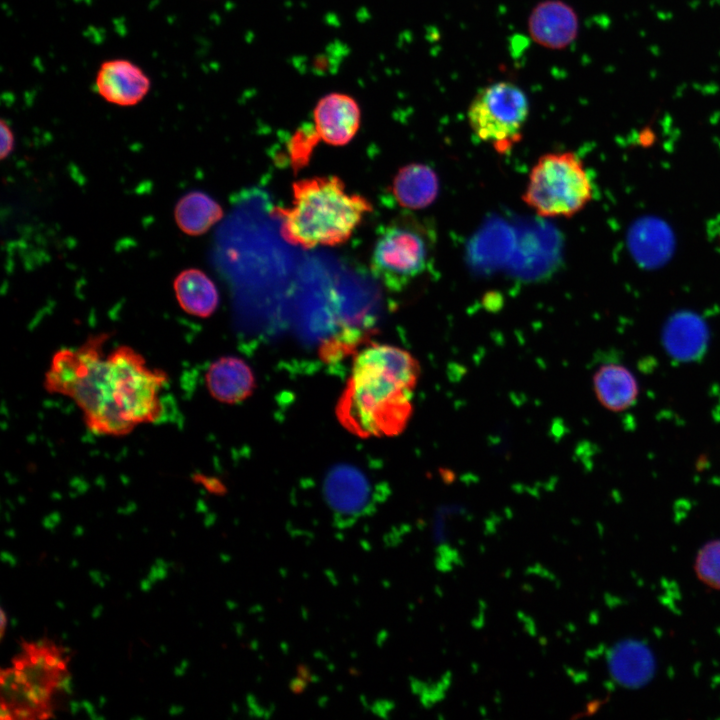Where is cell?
<instances>
[{
  "label": "cell",
  "instance_id": "18",
  "mask_svg": "<svg viewBox=\"0 0 720 720\" xmlns=\"http://www.w3.org/2000/svg\"><path fill=\"white\" fill-rule=\"evenodd\" d=\"M693 569L704 586L720 591V539L710 540L699 548Z\"/></svg>",
  "mask_w": 720,
  "mask_h": 720
},
{
  "label": "cell",
  "instance_id": "16",
  "mask_svg": "<svg viewBox=\"0 0 720 720\" xmlns=\"http://www.w3.org/2000/svg\"><path fill=\"white\" fill-rule=\"evenodd\" d=\"M439 182L436 173L429 166L419 163L401 168L392 183V193L400 206L408 209H422L436 198Z\"/></svg>",
  "mask_w": 720,
  "mask_h": 720
},
{
  "label": "cell",
  "instance_id": "26",
  "mask_svg": "<svg viewBox=\"0 0 720 720\" xmlns=\"http://www.w3.org/2000/svg\"><path fill=\"white\" fill-rule=\"evenodd\" d=\"M13 716L18 719H29L32 717V712L28 708H18L13 711Z\"/></svg>",
  "mask_w": 720,
  "mask_h": 720
},
{
  "label": "cell",
  "instance_id": "31",
  "mask_svg": "<svg viewBox=\"0 0 720 720\" xmlns=\"http://www.w3.org/2000/svg\"><path fill=\"white\" fill-rule=\"evenodd\" d=\"M81 706L89 716L96 712L95 706L88 700H82Z\"/></svg>",
  "mask_w": 720,
  "mask_h": 720
},
{
  "label": "cell",
  "instance_id": "45",
  "mask_svg": "<svg viewBox=\"0 0 720 720\" xmlns=\"http://www.w3.org/2000/svg\"><path fill=\"white\" fill-rule=\"evenodd\" d=\"M9 624L11 627H16L18 625V620L16 618H11L9 621Z\"/></svg>",
  "mask_w": 720,
  "mask_h": 720
},
{
  "label": "cell",
  "instance_id": "14",
  "mask_svg": "<svg viewBox=\"0 0 720 720\" xmlns=\"http://www.w3.org/2000/svg\"><path fill=\"white\" fill-rule=\"evenodd\" d=\"M662 337L666 352L677 361H695L703 356L707 348V329L691 313L675 315L666 324Z\"/></svg>",
  "mask_w": 720,
  "mask_h": 720
},
{
  "label": "cell",
  "instance_id": "51",
  "mask_svg": "<svg viewBox=\"0 0 720 720\" xmlns=\"http://www.w3.org/2000/svg\"><path fill=\"white\" fill-rule=\"evenodd\" d=\"M73 623H74L75 626H79V624H80V622L77 621V620H74Z\"/></svg>",
  "mask_w": 720,
  "mask_h": 720
},
{
  "label": "cell",
  "instance_id": "42",
  "mask_svg": "<svg viewBox=\"0 0 720 720\" xmlns=\"http://www.w3.org/2000/svg\"><path fill=\"white\" fill-rule=\"evenodd\" d=\"M189 665H190V663L187 659H182L179 666H181L182 668L187 670Z\"/></svg>",
  "mask_w": 720,
  "mask_h": 720
},
{
  "label": "cell",
  "instance_id": "12",
  "mask_svg": "<svg viewBox=\"0 0 720 720\" xmlns=\"http://www.w3.org/2000/svg\"><path fill=\"white\" fill-rule=\"evenodd\" d=\"M592 382L597 400L609 411L628 410L638 400L637 379L626 366L621 364L601 365L593 374Z\"/></svg>",
  "mask_w": 720,
  "mask_h": 720
},
{
  "label": "cell",
  "instance_id": "1",
  "mask_svg": "<svg viewBox=\"0 0 720 720\" xmlns=\"http://www.w3.org/2000/svg\"><path fill=\"white\" fill-rule=\"evenodd\" d=\"M106 339L92 336L72 353L60 395L74 401L88 430L124 436L137 426L160 420L167 374L147 364L134 348L121 345L105 354Z\"/></svg>",
  "mask_w": 720,
  "mask_h": 720
},
{
  "label": "cell",
  "instance_id": "13",
  "mask_svg": "<svg viewBox=\"0 0 720 720\" xmlns=\"http://www.w3.org/2000/svg\"><path fill=\"white\" fill-rule=\"evenodd\" d=\"M607 659L610 675L628 688L644 685L654 673L653 654L646 645L635 640L617 643L609 651Z\"/></svg>",
  "mask_w": 720,
  "mask_h": 720
},
{
  "label": "cell",
  "instance_id": "52",
  "mask_svg": "<svg viewBox=\"0 0 720 720\" xmlns=\"http://www.w3.org/2000/svg\"><path fill=\"white\" fill-rule=\"evenodd\" d=\"M126 597H127V598H130V597H131V594H130V593H127V594H126Z\"/></svg>",
  "mask_w": 720,
  "mask_h": 720
},
{
  "label": "cell",
  "instance_id": "21",
  "mask_svg": "<svg viewBox=\"0 0 720 720\" xmlns=\"http://www.w3.org/2000/svg\"><path fill=\"white\" fill-rule=\"evenodd\" d=\"M56 689L63 690L66 694L71 695L73 693V683L70 675H63L56 680Z\"/></svg>",
  "mask_w": 720,
  "mask_h": 720
},
{
  "label": "cell",
  "instance_id": "7",
  "mask_svg": "<svg viewBox=\"0 0 720 720\" xmlns=\"http://www.w3.org/2000/svg\"><path fill=\"white\" fill-rule=\"evenodd\" d=\"M323 495L338 529L350 528L370 515L378 502L368 478L350 465H338L327 474Z\"/></svg>",
  "mask_w": 720,
  "mask_h": 720
},
{
  "label": "cell",
  "instance_id": "44",
  "mask_svg": "<svg viewBox=\"0 0 720 720\" xmlns=\"http://www.w3.org/2000/svg\"><path fill=\"white\" fill-rule=\"evenodd\" d=\"M78 565H79V562L76 559H72L69 564L70 568H72V569L76 568Z\"/></svg>",
  "mask_w": 720,
  "mask_h": 720
},
{
  "label": "cell",
  "instance_id": "33",
  "mask_svg": "<svg viewBox=\"0 0 720 720\" xmlns=\"http://www.w3.org/2000/svg\"><path fill=\"white\" fill-rule=\"evenodd\" d=\"M153 583L148 579H142L140 581V589L143 592H149L152 589Z\"/></svg>",
  "mask_w": 720,
  "mask_h": 720
},
{
  "label": "cell",
  "instance_id": "34",
  "mask_svg": "<svg viewBox=\"0 0 720 720\" xmlns=\"http://www.w3.org/2000/svg\"><path fill=\"white\" fill-rule=\"evenodd\" d=\"M103 609H104V607H103L102 604L96 605V606L92 609L91 617H92L93 619H98V618L101 616V614H102V612H103Z\"/></svg>",
  "mask_w": 720,
  "mask_h": 720
},
{
  "label": "cell",
  "instance_id": "11",
  "mask_svg": "<svg viewBox=\"0 0 720 720\" xmlns=\"http://www.w3.org/2000/svg\"><path fill=\"white\" fill-rule=\"evenodd\" d=\"M205 383L214 399L233 404L246 399L252 392L254 376L243 360L224 356L209 366Z\"/></svg>",
  "mask_w": 720,
  "mask_h": 720
},
{
  "label": "cell",
  "instance_id": "48",
  "mask_svg": "<svg viewBox=\"0 0 720 720\" xmlns=\"http://www.w3.org/2000/svg\"><path fill=\"white\" fill-rule=\"evenodd\" d=\"M62 651H63L65 654H69V653L71 652V648H69V647H62Z\"/></svg>",
  "mask_w": 720,
  "mask_h": 720
},
{
  "label": "cell",
  "instance_id": "17",
  "mask_svg": "<svg viewBox=\"0 0 720 720\" xmlns=\"http://www.w3.org/2000/svg\"><path fill=\"white\" fill-rule=\"evenodd\" d=\"M223 217V209L211 196L202 191H191L182 196L174 209L179 229L187 235L206 233Z\"/></svg>",
  "mask_w": 720,
  "mask_h": 720
},
{
  "label": "cell",
  "instance_id": "23",
  "mask_svg": "<svg viewBox=\"0 0 720 720\" xmlns=\"http://www.w3.org/2000/svg\"><path fill=\"white\" fill-rule=\"evenodd\" d=\"M12 677H13V681L20 686L28 684L29 679L23 669L14 668Z\"/></svg>",
  "mask_w": 720,
  "mask_h": 720
},
{
  "label": "cell",
  "instance_id": "20",
  "mask_svg": "<svg viewBox=\"0 0 720 720\" xmlns=\"http://www.w3.org/2000/svg\"><path fill=\"white\" fill-rule=\"evenodd\" d=\"M65 662L55 654H46V667L45 670L52 671L54 669H65Z\"/></svg>",
  "mask_w": 720,
  "mask_h": 720
},
{
  "label": "cell",
  "instance_id": "4",
  "mask_svg": "<svg viewBox=\"0 0 720 720\" xmlns=\"http://www.w3.org/2000/svg\"><path fill=\"white\" fill-rule=\"evenodd\" d=\"M594 185L574 152L542 155L532 167L523 201L541 217L570 218L593 199Z\"/></svg>",
  "mask_w": 720,
  "mask_h": 720
},
{
  "label": "cell",
  "instance_id": "28",
  "mask_svg": "<svg viewBox=\"0 0 720 720\" xmlns=\"http://www.w3.org/2000/svg\"><path fill=\"white\" fill-rule=\"evenodd\" d=\"M0 718L2 720H11L14 718L13 712H11L8 707H6V704L4 702L1 703Z\"/></svg>",
  "mask_w": 720,
  "mask_h": 720
},
{
  "label": "cell",
  "instance_id": "2",
  "mask_svg": "<svg viewBox=\"0 0 720 720\" xmlns=\"http://www.w3.org/2000/svg\"><path fill=\"white\" fill-rule=\"evenodd\" d=\"M420 375L407 351L372 344L354 358L350 378L337 404L340 422L362 436L400 433L412 413L411 397Z\"/></svg>",
  "mask_w": 720,
  "mask_h": 720
},
{
  "label": "cell",
  "instance_id": "38",
  "mask_svg": "<svg viewBox=\"0 0 720 720\" xmlns=\"http://www.w3.org/2000/svg\"><path fill=\"white\" fill-rule=\"evenodd\" d=\"M45 647H46V641H45L44 639H39V640L35 643V648H36L37 650H43Z\"/></svg>",
  "mask_w": 720,
  "mask_h": 720
},
{
  "label": "cell",
  "instance_id": "3",
  "mask_svg": "<svg viewBox=\"0 0 720 720\" xmlns=\"http://www.w3.org/2000/svg\"><path fill=\"white\" fill-rule=\"evenodd\" d=\"M292 206L277 208L281 235L302 248L335 246L350 238L371 203L363 196L349 194L337 176L302 179L293 183Z\"/></svg>",
  "mask_w": 720,
  "mask_h": 720
},
{
  "label": "cell",
  "instance_id": "30",
  "mask_svg": "<svg viewBox=\"0 0 720 720\" xmlns=\"http://www.w3.org/2000/svg\"><path fill=\"white\" fill-rule=\"evenodd\" d=\"M93 584L97 585L98 582L103 578V574L96 569L90 570L88 573Z\"/></svg>",
  "mask_w": 720,
  "mask_h": 720
},
{
  "label": "cell",
  "instance_id": "9",
  "mask_svg": "<svg viewBox=\"0 0 720 720\" xmlns=\"http://www.w3.org/2000/svg\"><path fill=\"white\" fill-rule=\"evenodd\" d=\"M314 128L325 143L348 144L360 127L361 110L350 95L331 92L321 97L313 110Z\"/></svg>",
  "mask_w": 720,
  "mask_h": 720
},
{
  "label": "cell",
  "instance_id": "46",
  "mask_svg": "<svg viewBox=\"0 0 720 720\" xmlns=\"http://www.w3.org/2000/svg\"><path fill=\"white\" fill-rule=\"evenodd\" d=\"M168 651L167 647L165 645H161L159 647V652L162 654H165Z\"/></svg>",
  "mask_w": 720,
  "mask_h": 720
},
{
  "label": "cell",
  "instance_id": "6",
  "mask_svg": "<svg viewBox=\"0 0 720 720\" xmlns=\"http://www.w3.org/2000/svg\"><path fill=\"white\" fill-rule=\"evenodd\" d=\"M529 115L526 94L514 83L500 81L480 89L472 99L467 118L473 133L505 151L519 140Z\"/></svg>",
  "mask_w": 720,
  "mask_h": 720
},
{
  "label": "cell",
  "instance_id": "49",
  "mask_svg": "<svg viewBox=\"0 0 720 720\" xmlns=\"http://www.w3.org/2000/svg\"><path fill=\"white\" fill-rule=\"evenodd\" d=\"M103 578H104V580H106L107 582H109L110 579H111L108 574H103Z\"/></svg>",
  "mask_w": 720,
  "mask_h": 720
},
{
  "label": "cell",
  "instance_id": "40",
  "mask_svg": "<svg viewBox=\"0 0 720 720\" xmlns=\"http://www.w3.org/2000/svg\"><path fill=\"white\" fill-rule=\"evenodd\" d=\"M106 702H107L106 697L101 695L98 699V707L103 708L105 706Z\"/></svg>",
  "mask_w": 720,
  "mask_h": 720
},
{
  "label": "cell",
  "instance_id": "32",
  "mask_svg": "<svg viewBox=\"0 0 720 720\" xmlns=\"http://www.w3.org/2000/svg\"><path fill=\"white\" fill-rule=\"evenodd\" d=\"M184 712V707L181 705H171L168 709V713L170 716H177Z\"/></svg>",
  "mask_w": 720,
  "mask_h": 720
},
{
  "label": "cell",
  "instance_id": "22",
  "mask_svg": "<svg viewBox=\"0 0 720 720\" xmlns=\"http://www.w3.org/2000/svg\"><path fill=\"white\" fill-rule=\"evenodd\" d=\"M30 662H31V664L34 665L35 667H37V668H39V669H41V670H45V667H46V654H44V653H42V652L36 653V654H32V655L30 656Z\"/></svg>",
  "mask_w": 720,
  "mask_h": 720
},
{
  "label": "cell",
  "instance_id": "8",
  "mask_svg": "<svg viewBox=\"0 0 720 720\" xmlns=\"http://www.w3.org/2000/svg\"><path fill=\"white\" fill-rule=\"evenodd\" d=\"M96 91L106 102L128 107L140 103L151 88L147 74L127 59L104 61L96 74Z\"/></svg>",
  "mask_w": 720,
  "mask_h": 720
},
{
  "label": "cell",
  "instance_id": "35",
  "mask_svg": "<svg viewBox=\"0 0 720 720\" xmlns=\"http://www.w3.org/2000/svg\"><path fill=\"white\" fill-rule=\"evenodd\" d=\"M69 706H70V712L72 715H76L79 712V710L82 708L81 702H77L75 700L70 701Z\"/></svg>",
  "mask_w": 720,
  "mask_h": 720
},
{
  "label": "cell",
  "instance_id": "39",
  "mask_svg": "<svg viewBox=\"0 0 720 720\" xmlns=\"http://www.w3.org/2000/svg\"><path fill=\"white\" fill-rule=\"evenodd\" d=\"M83 533H84L83 527L77 526V527L74 529V531H73V536H74V537H81V536L83 535Z\"/></svg>",
  "mask_w": 720,
  "mask_h": 720
},
{
  "label": "cell",
  "instance_id": "24",
  "mask_svg": "<svg viewBox=\"0 0 720 720\" xmlns=\"http://www.w3.org/2000/svg\"><path fill=\"white\" fill-rule=\"evenodd\" d=\"M30 687L36 691V693L39 695V697L43 703L49 699V697H50L49 688H47L39 683H33Z\"/></svg>",
  "mask_w": 720,
  "mask_h": 720
},
{
  "label": "cell",
  "instance_id": "43",
  "mask_svg": "<svg viewBox=\"0 0 720 720\" xmlns=\"http://www.w3.org/2000/svg\"><path fill=\"white\" fill-rule=\"evenodd\" d=\"M55 604H56L57 608H59L60 610L65 609V603L63 601L57 600Z\"/></svg>",
  "mask_w": 720,
  "mask_h": 720
},
{
  "label": "cell",
  "instance_id": "36",
  "mask_svg": "<svg viewBox=\"0 0 720 720\" xmlns=\"http://www.w3.org/2000/svg\"><path fill=\"white\" fill-rule=\"evenodd\" d=\"M167 576H168V568H166L164 566H158V579L164 580L167 578Z\"/></svg>",
  "mask_w": 720,
  "mask_h": 720
},
{
  "label": "cell",
  "instance_id": "29",
  "mask_svg": "<svg viewBox=\"0 0 720 720\" xmlns=\"http://www.w3.org/2000/svg\"><path fill=\"white\" fill-rule=\"evenodd\" d=\"M147 578H148L153 584H155V583L159 580V579H158V566H157L155 563L150 567V570H149V573H148V575H147Z\"/></svg>",
  "mask_w": 720,
  "mask_h": 720
},
{
  "label": "cell",
  "instance_id": "15",
  "mask_svg": "<svg viewBox=\"0 0 720 720\" xmlns=\"http://www.w3.org/2000/svg\"><path fill=\"white\" fill-rule=\"evenodd\" d=\"M173 289L179 306L187 314L207 318L218 307V289L199 269L189 268L181 271L173 282Z\"/></svg>",
  "mask_w": 720,
  "mask_h": 720
},
{
  "label": "cell",
  "instance_id": "19",
  "mask_svg": "<svg viewBox=\"0 0 720 720\" xmlns=\"http://www.w3.org/2000/svg\"><path fill=\"white\" fill-rule=\"evenodd\" d=\"M0 134H1V149H0V155L1 159L4 160L7 158L14 149L15 139H14V133L11 130L9 124L2 119L0 121Z\"/></svg>",
  "mask_w": 720,
  "mask_h": 720
},
{
  "label": "cell",
  "instance_id": "10",
  "mask_svg": "<svg viewBox=\"0 0 720 720\" xmlns=\"http://www.w3.org/2000/svg\"><path fill=\"white\" fill-rule=\"evenodd\" d=\"M577 17L572 8L561 1L539 3L529 18L533 39L548 48H564L577 33Z\"/></svg>",
  "mask_w": 720,
  "mask_h": 720
},
{
  "label": "cell",
  "instance_id": "50",
  "mask_svg": "<svg viewBox=\"0 0 720 720\" xmlns=\"http://www.w3.org/2000/svg\"><path fill=\"white\" fill-rule=\"evenodd\" d=\"M61 637H62V639L66 640L68 638V635L66 632H63Z\"/></svg>",
  "mask_w": 720,
  "mask_h": 720
},
{
  "label": "cell",
  "instance_id": "37",
  "mask_svg": "<svg viewBox=\"0 0 720 720\" xmlns=\"http://www.w3.org/2000/svg\"><path fill=\"white\" fill-rule=\"evenodd\" d=\"M173 672L175 676L182 677L185 675L186 669L182 668L181 666H177L174 668Z\"/></svg>",
  "mask_w": 720,
  "mask_h": 720
},
{
  "label": "cell",
  "instance_id": "47",
  "mask_svg": "<svg viewBox=\"0 0 720 720\" xmlns=\"http://www.w3.org/2000/svg\"><path fill=\"white\" fill-rule=\"evenodd\" d=\"M145 718L140 715H134L130 718V720H144Z\"/></svg>",
  "mask_w": 720,
  "mask_h": 720
},
{
  "label": "cell",
  "instance_id": "25",
  "mask_svg": "<svg viewBox=\"0 0 720 720\" xmlns=\"http://www.w3.org/2000/svg\"><path fill=\"white\" fill-rule=\"evenodd\" d=\"M0 558L3 563L9 564L11 567H15L18 563L17 558L13 554H11L10 552H7V551H2Z\"/></svg>",
  "mask_w": 720,
  "mask_h": 720
},
{
  "label": "cell",
  "instance_id": "5",
  "mask_svg": "<svg viewBox=\"0 0 720 720\" xmlns=\"http://www.w3.org/2000/svg\"><path fill=\"white\" fill-rule=\"evenodd\" d=\"M432 231L413 215L397 216L378 232L370 259L374 277L399 291L427 269L432 256Z\"/></svg>",
  "mask_w": 720,
  "mask_h": 720
},
{
  "label": "cell",
  "instance_id": "27",
  "mask_svg": "<svg viewBox=\"0 0 720 720\" xmlns=\"http://www.w3.org/2000/svg\"><path fill=\"white\" fill-rule=\"evenodd\" d=\"M7 624H8L7 615H6L3 607H1V609H0V639L1 640L3 639Z\"/></svg>",
  "mask_w": 720,
  "mask_h": 720
},
{
  "label": "cell",
  "instance_id": "41",
  "mask_svg": "<svg viewBox=\"0 0 720 720\" xmlns=\"http://www.w3.org/2000/svg\"><path fill=\"white\" fill-rule=\"evenodd\" d=\"M5 535H6L8 538L13 539V538L16 537V532H15L13 529H9V530H6V531H5Z\"/></svg>",
  "mask_w": 720,
  "mask_h": 720
}]
</instances>
